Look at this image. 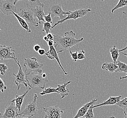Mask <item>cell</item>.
I'll return each instance as SVG.
<instances>
[{"label":"cell","mask_w":127,"mask_h":118,"mask_svg":"<svg viewBox=\"0 0 127 118\" xmlns=\"http://www.w3.org/2000/svg\"><path fill=\"white\" fill-rule=\"evenodd\" d=\"M76 33L73 31L65 32L64 36L59 35H54V41L55 46L58 53H61L67 50H70L71 47L79 45L84 40V38L77 39L75 38Z\"/></svg>","instance_id":"6da1fadb"},{"label":"cell","mask_w":127,"mask_h":118,"mask_svg":"<svg viewBox=\"0 0 127 118\" xmlns=\"http://www.w3.org/2000/svg\"><path fill=\"white\" fill-rule=\"evenodd\" d=\"M42 73H31L26 75L30 89L35 87L40 88L41 89H44L46 84L48 82L47 77L43 78L42 76Z\"/></svg>","instance_id":"7a4b0ae2"},{"label":"cell","mask_w":127,"mask_h":118,"mask_svg":"<svg viewBox=\"0 0 127 118\" xmlns=\"http://www.w3.org/2000/svg\"><path fill=\"white\" fill-rule=\"evenodd\" d=\"M24 66L25 67L26 75L31 73H43L42 68L43 66V64L39 63L37 59L35 57L25 58Z\"/></svg>","instance_id":"3957f363"},{"label":"cell","mask_w":127,"mask_h":118,"mask_svg":"<svg viewBox=\"0 0 127 118\" xmlns=\"http://www.w3.org/2000/svg\"><path fill=\"white\" fill-rule=\"evenodd\" d=\"M69 12H70V14L67 15L66 18L63 20L58 21L52 26V30L56 26L58 25L59 24H62L64 22H65L66 21L69 20H74V21H76L77 19L83 17V16L95 13V12H92V10L89 8L81 9L74 10L73 11L71 10H70Z\"/></svg>","instance_id":"277c9868"},{"label":"cell","mask_w":127,"mask_h":118,"mask_svg":"<svg viewBox=\"0 0 127 118\" xmlns=\"http://www.w3.org/2000/svg\"><path fill=\"white\" fill-rule=\"evenodd\" d=\"M15 62L18 64L19 67V69L17 74H15V73L13 74V75L15 76L14 82L17 85V89L18 90L22 87L23 85H24L26 86V89H28V86H29V84L26 79V75L25 73L23 71L22 67L20 65V61H17V60H16Z\"/></svg>","instance_id":"5b68a950"},{"label":"cell","mask_w":127,"mask_h":118,"mask_svg":"<svg viewBox=\"0 0 127 118\" xmlns=\"http://www.w3.org/2000/svg\"><path fill=\"white\" fill-rule=\"evenodd\" d=\"M49 13L51 14L52 19L55 16L59 17L60 18V20H63L66 18L67 15L70 14V12H65L63 9L62 6L60 4L57 2L53 3L48 9Z\"/></svg>","instance_id":"8992f818"},{"label":"cell","mask_w":127,"mask_h":118,"mask_svg":"<svg viewBox=\"0 0 127 118\" xmlns=\"http://www.w3.org/2000/svg\"><path fill=\"white\" fill-rule=\"evenodd\" d=\"M38 98V95L35 94L33 101L27 105L24 110L21 113H19L18 116H23L22 117L25 116L30 117L36 116L38 111V107L37 105V101Z\"/></svg>","instance_id":"52a82bcc"},{"label":"cell","mask_w":127,"mask_h":118,"mask_svg":"<svg viewBox=\"0 0 127 118\" xmlns=\"http://www.w3.org/2000/svg\"><path fill=\"white\" fill-rule=\"evenodd\" d=\"M0 10L5 15H13V12L16 14L18 12L15 0H5L0 1Z\"/></svg>","instance_id":"ba28073f"},{"label":"cell","mask_w":127,"mask_h":118,"mask_svg":"<svg viewBox=\"0 0 127 118\" xmlns=\"http://www.w3.org/2000/svg\"><path fill=\"white\" fill-rule=\"evenodd\" d=\"M21 18H23L28 25L38 27L39 23L36 22L33 14L31 9H24L20 10V12L17 14Z\"/></svg>","instance_id":"9c48e42d"},{"label":"cell","mask_w":127,"mask_h":118,"mask_svg":"<svg viewBox=\"0 0 127 118\" xmlns=\"http://www.w3.org/2000/svg\"><path fill=\"white\" fill-rule=\"evenodd\" d=\"M45 112L44 118H62V115L64 113V110L59 108L58 105L50 106L43 108Z\"/></svg>","instance_id":"30bf717a"},{"label":"cell","mask_w":127,"mask_h":118,"mask_svg":"<svg viewBox=\"0 0 127 118\" xmlns=\"http://www.w3.org/2000/svg\"><path fill=\"white\" fill-rule=\"evenodd\" d=\"M14 59L17 60L15 56V51L11 46L0 45V59Z\"/></svg>","instance_id":"8fae6325"},{"label":"cell","mask_w":127,"mask_h":118,"mask_svg":"<svg viewBox=\"0 0 127 118\" xmlns=\"http://www.w3.org/2000/svg\"><path fill=\"white\" fill-rule=\"evenodd\" d=\"M19 112L16 107L15 102L11 101V102L5 106V112L3 116H1L2 118H15L19 116Z\"/></svg>","instance_id":"7c38bea8"},{"label":"cell","mask_w":127,"mask_h":118,"mask_svg":"<svg viewBox=\"0 0 127 118\" xmlns=\"http://www.w3.org/2000/svg\"><path fill=\"white\" fill-rule=\"evenodd\" d=\"M45 55L49 59H56L57 61L58 62L59 66L61 67V69L64 71V74L65 75H67V74H69V73H67V72H66V71L64 69L63 67L62 66V65L61 64V62L60 60V59L59 58L58 53L57 52L54 46H53L49 47V50L48 51V52H46Z\"/></svg>","instance_id":"4fadbf2b"},{"label":"cell","mask_w":127,"mask_h":118,"mask_svg":"<svg viewBox=\"0 0 127 118\" xmlns=\"http://www.w3.org/2000/svg\"><path fill=\"white\" fill-rule=\"evenodd\" d=\"M97 101V99H93V100L90 101L89 103H87L83 105V106L79 109L76 115L73 118H79L81 117H84V116L86 115L87 111L88 110L89 108L91 106H94L95 103Z\"/></svg>","instance_id":"5bb4252c"},{"label":"cell","mask_w":127,"mask_h":118,"mask_svg":"<svg viewBox=\"0 0 127 118\" xmlns=\"http://www.w3.org/2000/svg\"><path fill=\"white\" fill-rule=\"evenodd\" d=\"M43 7L44 6H38L31 10L33 13L34 17L38 18L39 21V24H41L42 21H43V23L45 22L44 19L45 14L44 11Z\"/></svg>","instance_id":"9a60e30c"},{"label":"cell","mask_w":127,"mask_h":118,"mask_svg":"<svg viewBox=\"0 0 127 118\" xmlns=\"http://www.w3.org/2000/svg\"><path fill=\"white\" fill-rule=\"evenodd\" d=\"M122 98V96H119L116 97H109V99L106 101H105L103 103L100 104L98 105H94V106L92 107L91 106V108H96L98 107H100L103 106H105V105H115L117 103L119 102L121 100Z\"/></svg>","instance_id":"2e32d148"},{"label":"cell","mask_w":127,"mask_h":118,"mask_svg":"<svg viewBox=\"0 0 127 118\" xmlns=\"http://www.w3.org/2000/svg\"><path fill=\"white\" fill-rule=\"evenodd\" d=\"M71 81H69L66 83H64L63 85H58V87L57 88L56 90L59 92L60 95H61V99H64L65 97L69 95L68 93L72 94V95H74L73 93L71 92L69 90H66V86L70 84Z\"/></svg>","instance_id":"e0dca14e"},{"label":"cell","mask_w":127,"mask_h":118,"mask_svg":"<svg viewBox=\"0 0 127 118\" xmlns=\"http://www.w3.org/2000/svg\"><path fill=\"white\" fill-rule=\"evenodd\" d=\"M31 89H29V90L26 91V92L24 93L23 95H16L15 96V99H14L12 101L15 102V105L16 107L17 108L18 112L20 113L21 111V106L22 105V104L23 103L24 99L26 95L28 94V93L31 90Z\"/></svg>","instance_id":"ac0fdd59"},{"label":"cell","mask_w":127,"mask_h":118,"mask_svg":"<svg viewBox=\"0 0 127 118\" xmlns=\"http://www.w3.org/2000/svg\"><path fill=\"white\" fill-rule=\"evenodd\" d=\"M102 69L106 70L109 73H114L115 72L116 69L118 68V66L116 63H104L102 65Z\"/></svg>","instance_id":"d6986e66"},{"label":"cell","mask_w":127,"mask_h":118,"mask_svg":"<svg viewBox=\"0 0 127 118\" xmlns=\"http://www.w3.org/2000/svg\"><path fill=\"white\" fill-rule=\"evenodd\" d=\"M13 15H14L15 17V18L17 19L18 20V22L20 23V26H21L23 28L25 29L26 31L28 32V33H31V30L30 28L29 25L26 22V21L20 17L19 15H18L17 14L15 13V12H12Z\"/></svg>","instance_id":"ffe728a7"},{"label":"cell","mask_w":127,"mask_h":118,"mask_svg":"<svg viewBox=\"0 0 127 118\" xmlns=\"http://www.w3.org/2000/svg\"><path fill=\"white\" fill-rule=\"evenodd\" d=\"M110 53L111 54V57L112 58L113 63H116L117 60H118V58L120 56V52L119 50L118 49L116 46H114L109 50Z\"/></svg>","instance_id":"44dd1931"},{"label":"cell","mask_w":127,"mask_h":118,"mask_svg":"<svg viewBox=\"0 0 127 118\" xmlns=\"http://www.w3.org/2000/svg\"><path fill=\"white\" fill-rule=\"evenodd\" d=\"M27 9L32 10L34 8H35L36 7L38 6H44L43 3L41 2L40 0H28L26 1Z\"/></svg>","instance_id":"7402d4cb"},{"label":"cell","mask_w":127,"mask_h":118,"mask_svg":"<svg viewBox=\"0 0 127 118\" xmlns=\"http://www.w3.org/2000/svg\"><path fill=\"white\" fill-rule=\"evenodd\" d=\"M118 68L115 71L116 73H125L127 74V64L123 63L119 60L116 62Z\"/></svg>","instance_id":"603a6c76"},{"label":"cell","mask_w":127,"mask_h":118,"mask_svg":"<svg viewBox=\"0 0 127 118\" xmlns=\"http://www.w3.org/2000/svg\"><path fill=\"white\" fill-rule=\"evenodd\" d=\"M54 93H58L59 94H60L59 92H58L56 90V89L49 87L48 88H45L44 90H43L42 92L40 93V95H44Z\"/></svg>","instance_id":"cb8c5ba5"},{"label":"cell","mask_w":127,"mask_h":118,"mask_svg":"<svg viewBox=\"0 0 127 118\" xmlns=\"http://www.w3.org/2000/svg\"><path fill=\"white\" fill-rule=\"evenodd\" d=\"M127 5V0H120L119 1V3L111 10L112 13H114V10H116L117 9H119L121 8L125 7Z\"/></svg>","instance_id":"d4e9b609"},{"label":"cell","mask_w":127,"mask_h":118,"mask_svg":"<svg viewBox=\"0 0 127 118\" xmlns=\"http://www.w3.org/2000/svg\"><path fill=\"white\" fill-rule=\"evenodd\" d=\"M115 105L119 106L123 110H125V111H127V97L120 100L119 102L117 103Z\"/></svg>","instance_id":"484cf974"},{"label":"cell","mask_w":127,"mask_h":118,"mask_svg":"<svg viewBox=\"0 0 127 118\" xmlns=\"http://www.w3.org/2000/svg\"><path fill=\"white\" fill-rule=\"evenodd\" d=\"M52 26L51 25V23L47 22H44L43 23V29L42 31L44 32H46V34H48L49 33H50V31L52 30Z\"/></svg>","instance_id":"4316f807"},{"label":"cell","mask_w":127,"mask_h":118,"mask_svg":"<svg viewBox=\"0 0 127 118\" xmlns=\"http://www.w3.org/2000/svg\"><path fill=\"white\" fill-rule=\"evenodd\" d=\"M93 108H90L88 109L87 111L86 115L84 116V118H95L94 113H93Z\"/></svg>","instance_id":"83f0119b"},{"label":"cell","mask_w":127,"mask_h":118,"mask_svg":"<svg viewBox=\"0 0 127 118\" xmlns=\"http://www.w3.org/2000/svg\"><path fill=\"white\" fill-rule=\"evenodd\" d=\"M7 69V66L5 63H0V73L2 75L5 74Z\"/></svg>","instance_id":"f1b7e54d"},{"label":"cell","mask_w":127,"mask_h":118,"mask_svg":"<svg viewBox=\"0 0 127 118\" xmlns=\"http://www.w3.org/2000/svg\"><path fill=\"white\" fill-rule=\"evenodd\" d=\"M70 56L74 62H76L78 59V52H72L71 50H69Z\"/></svg>","instance_id":"f546056e"},{"label":"cell","mask_w":127,"mask_h":118,"mask_svg":"<svg viewBox=\"0 0 127 118\" xmlns=\"http://www.w3.org/2000/svg\"><path fill=\"white\" fill-rule=\"evenodd\" d=\"M85 51L84 50H81L78 53V59L82 60L86 58Z\"/></svg>","instance_id":"4dcf8cb0"},{"label":"cell","mask_w":127,"mask_h":118,"mask_svg":"<svg viewBox=\"0 0 127 118\" xmlns=\"http://www.w3.org/2000/svg\"><path fill=\"white\" fill-rule=\"evenodd\" d=\"M6 89L7 86L5 85L3 80L0 78V91H1L2 93H4V90H6Z\"/></svg>","instance_id":"1f68e13d"},{"label":"cell","mask_w":127,"mask_h":118,"mask_svg":"<svg viewBox=\"0 0 127 118\" xmlns=\"http://www.w3.org/2000/svg\"><path fill=\"white\" fill-rule=\"evenodd\" d=\"M44 19L45 21H46L47 22L51 23V24L53 23V19L51 17V14L49 13L48 15H45L44 16Z\"/></svg>","instance_id":"d6a6232c"},{"label":"cell","mask_w":127,"mask_h":118,"mask_svg":"<svg viewBox=\"0 0 127 118\" xmlns=\"http://www.w3.org/2000/svg\"><path fill=\"white\" fill-rule=\"evenodd\" d=\"M47 38L48 39V41H54V35L52 34L49 33L46 35Z\"/></svg>","instance_id":"836d02e7"},{"label":"cell","mask_w":127,"mask_h":118,"mask_svg":"<svg viewBox=\"0 0 127 118\" xmlns=\"http://www.w3.org/2000/svg\"><path fill=\"white\" fill-rule=\"evenodd\" d=\"M38 54L40 56H43L44 55H45L46 54V52L45 50L43 49H40L38 52Z\"/></svg>","instance_id":"e575fe53"},{"label":"cell","mask_w":127,"mask_h":118,"mask_svg":"<svg viewBox=\"0 0 127 118\" xmlns=\"http://www.w3.org/2000/svg\"><path fill=\"white\" fill-rule=\"evenodd\" d=\"M40 46L38 45H36L34 46H33V50L34 51L36 52H38L39 50L40 49Z\"/></svg>","instance_id":"d590c367"},{"label":"cell","mask_w":127,"mask_h":118,"mask_svg":"<svg viewBox=\"0 0 127 118\" xmlns=\"http://www.w3.org/2000/svg\"><path fill=\"white\" fill-rule=\"evenodd\" d=\"M47 43L49 47L54 46V44H55L54 41H49Z\"/></svg>","instance_id":"8d00e7d4"},{"label":"cell","mask_w":127,"mask_h":118,"mask_svg":"<svg viewBox=\"0 0 127 118\" xmlns=\"http://www.w3.org/2000/svg\"><path fill=\"white\" fill-rule=\"evenodd\" d=\"M43 40L44 41H46L47 43H48L49 41H48V39L47 38V37L46 36V35H44V36H43Z\"/></svg>","instance_id":"74e56055"},{"label":"cell","mask_w":127,"mask_h":118,"mask_svg":"<svg viewBox=\"0 0 127 118\" xmlns=\"http://www.w3.org/2000/svg\"><path fill=\"white\" fill-rule=\"evenodd\" d=\"M127 50V46H126L124 48H123V49H121V50H119V52H124V51H125V50Z\"/></svg>","instance_id":"f35d334b"},{"label":"cell","mask_w":127,"mask_h":118,"mask_svg":"<svg viewBox=\"0 0 127 118\" xmlns=\"http://www.w3.org/2000/svg\"><path fill=\"white\" fill-rule=\"evenodd\" d=\"M127 79V74L125 76H124V77H120V80H121L123 79Z\"/></svg>","instance_id":"ab89813d"},{"label":"cell","mask_w":127,"mask_h":118,"mask_svg":"<svg viewBox=\"0 0 127 118\" xmlns=\"http://www.w3.org/2000/svg\"><path fill=\"white\" fill-rule=\"evenodd\" d=\"M124 114L125 115V118H127V111H124Z\"/></svg>","instance_id":"60d3db41"},{"label":"cell","mask_w":127,"mask_h":118,"mask_svg":"<svg viewBox=\"0 0 127 118\" xmlns=\"http://www.w3.org/2000/svg\"><path fill=\"white\" fill-rule=\"evenodd\" d=\"M33 116H30V117H21L20 116H19L15 118H32Z\"/></svg>","instance_id":"b9f144b4"},{"label":"cell","mask_w":127,"mask_h":118,"mask_svg":"<svg viewBox=\"0 0 127 118\" xmlns=\"http://www.w3.org/2000/svg\"><path fill=\"white\" fill-rule=\"evenodd\" d=\"M121 54H123V55H124V56H126V57H127V53H123V52H120Z\"/></svg>","instance_id":"7bdbcfd3"},{"label":"cell","mask_w":127,"mask_h":118,"mask_svg":"<svg viewBox=\"0 0 127 118\" xmlns=\"http://www.w3.org/2000/svg\"><path fill=\"white\" fill-rule=\"evenodd\" d=\"M123 13L124 14H125V15H127V13H126V12H123Z\"/></svg>","instance_id":"ee69618b"},{"label":"cell","mask_w":127,"mask_h":118,"mask_svg":"<svg viewBox=\"0 0 127 118\" xmlns=\"http://www.w3.org/2000/svg\"><path fill=\"white\" fill-rule=\"evenodd\" d=\"M116 118V117H115L114 116H111V117H110V118Z\"/></svg>","instance_id":"f6af8a7d"},{"label":"cell","mask_w":127,"mask_h":118,"mask_svg":"<svg viewBox=\"0 0 127 118\" xmlns=\"http://www.w3.org/2000/svg\"><path fill=\"white\" fill-rule=\"evenodd\" d=\"M2 116V115H1V114L0 113V117H1V116Z\"/></svg>","instance_id":"bcb514c9"},{"label":"cell","mask_w":127,"mask_h":118,"mask_svg":"<svg viewBox=\"0 0 127 118\" xmlns=\"http://www.w3.org/2000/svg\"><path fill=\"white\" fill-rule=\"evenodd\" d=\"M0 31H1V30H0Z\"/></svg>","instance_id":"7dc6e473"},{"label":"cell","mask_w":127,"mask_h":118,"mask_svg":"<svg viewBox=\"0 0 127 118\" xmlns=\"http://www.w3.org/2000/svg\"><path fill=\"white\" fill-rule=\"evenodd\" d=\"M0 118H1V117H0Z\"/></svg>","instance_id":"c3c4849f"}]
</instances>
